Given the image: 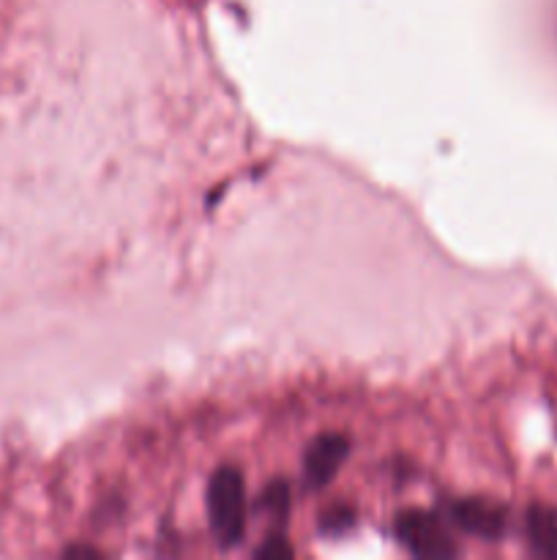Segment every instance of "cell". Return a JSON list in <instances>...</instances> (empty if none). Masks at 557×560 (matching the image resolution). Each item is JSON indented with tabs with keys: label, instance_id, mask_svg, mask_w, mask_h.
I'll return each instance as SVG.
<instances>
[{
	"label": "cell",
	"instance_id": "obj_1",
	"mask_svg": "<svg viewBox=\"0 0 557 560\" xmlns=\"http://www.w3.org/2000/svg\"><path fill=\"white\" fill-rule=\"evenodd\" d=\"M208 517L218 545L229 547L244 536L246 528V490L238 470L222 468L208 487Z\"/></svg>",
	"mask_w": 557,
	"mask_h": 560
},
{
	"label": "cell",
	"instance_id": "obj_2",
	"mask_svg": "<svg viewBox=\"0 0 557 560\" xmlns=\"http://www.w3.org/2000/svg\"><path fill=\"white\" fill-rule=\"evenodd\" d=\"M399 539L410 547L418 556H451L453 545L448 539V534L442 530V525L437 523V517L429 514H404L396 525Z\"/></svg>",
	"mask_w": 557,
	"mask_h": 560
},
{
	"label": "cell",
	"instance_id": "obj_3",
	"mask_svg": "<svg viewBox=\"0 0 557 560\" xmlns=\"http://www.w3.org/2000/svg\"><path fill=\"white\" fill-rule=\"evenodd\" d=\"M344 454H347V443H344L342 438L339 435L320 438V441L306 452V459H304L306 479L317 487L331 481V476L336 474L339 465H342Z\"/></svg>",
	"mask_w": 557,
	"mask_h": 560
},
{
	"label": "cell",
	"instance_id": "obj_4",
	"mask_svg": "<svg viewBox=\"0 0 557 560\" xmlns=\"http://www.w3.org/2000/svg\"><path fill=\"white\" fill-rule=\"evenodd\" d=\"M453 517L462 525L464 530L478 536H500L502 523H506V514L502 509L491 506L484 501H464L453 506Z\"/></svg>",
	"mask_w": 557,
	"mask_h": 560
},
{
	"label": "cell",
	"instance_id": "obj_5",
	"mask_svg": "<svg viewBox=\"0 0 557 560\" xmlns=\"http://www.w3.org/2000/svg\"><path fill=\"white\" fill-rule=\"evenodd\" d=\"M530 545L538 556L557 558V512L549 506H533L528 512Z\"/></svg>",
	"mask_w": 557,
	"mask_h": 560
}]
</instances>
